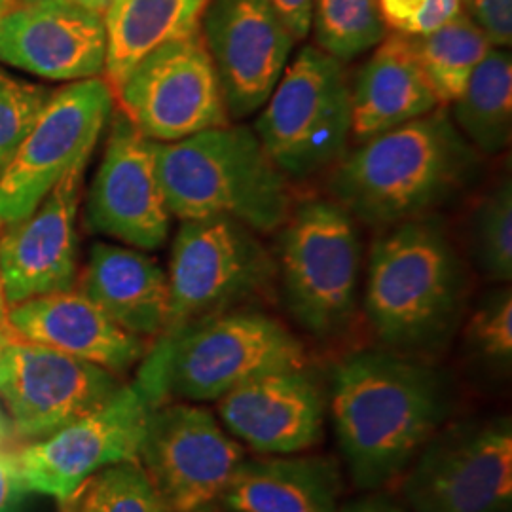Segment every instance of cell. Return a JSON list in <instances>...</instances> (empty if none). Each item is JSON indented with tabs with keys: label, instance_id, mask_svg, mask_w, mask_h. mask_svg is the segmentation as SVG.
<instances>
[{
	"label": "cell",
	"instance_id": "cell-12",
	"mask_svg": "<svg viewBox=\"0 0 512 512\" xmlns=\"http://www.w3.org/2000/svg\"><path fill=\"white\" fill-rule=\"evenodd\" d=\"M245 459V448L202 406L160 404L148 414L139 448L169 512H213Z\"/></svg>",
	"mask_w": 512,
	"mask_h": 512
},
{
	"label": "cell",
	"instance_id": "cell-4",
	"mask_svg": "<svg viewBox=\"0 0 512 512\" xmlns=\"http://www.w3.org/2000/svg\"><path fill=\"white\" fill-rule=\"evenodd\" d=\"M156 171L171 217H228L258 234L277 232L293 211L289 179L253 129H205L175 143H156Z\"/></svg>",
	"mask_w": 512,
	"mask_h": 512
},
{
	"label": "cell",
	"instance_id": "cell-21",
	"mask_svg": "<svg viewBox=\"0 0 512 512\" xmlns=\"http://www.w3.org/2000/svg\"><path fill=\"white\" fill-rule=\"evenodd\" d=\"M76 281L80 293L131 334L148 340L167 329L169 279L141 249L99 241Z\"/></svg>",
	"mask_w": 512,
	"mask_h": 512
},
{
	"label": "cell",
	"instance_id": "cell-43",
	"mask_svg": "<svg viewBox=\"0 0 512 512\" xmlns=\"http://www.w3.org/2000/svg\"><path fill=\"white\" fill-rule=\"evenodd\" d=\"M0 440H2V423H0Z\"/></svg>",
	"mask_w": 512,
	"mask_h": 512
},
{
	"label": "cell",
	"instance_id": "cell-31",
	"mask_svg": "<svg viewBox=\"0 0 512 512\" xmlns=\"http://www.w3.org/2000/svg\"><path fill=\"white\" fill-rule=\"evenodd\" d=\"M467 344L478 357L497 366L512 361V293L501 287L488 294L467 325Z\"/></svg>",
	"mask_w": 512,
	"mask_h": 512
},
{
	"label": "cell",
	"instance_id": "cell-41",
	"mask_svg": "<svg viewBox=\"0 0 512 512\" xmlns=\"http://www.w3.org/2000/svg\"><path fill=\"white\" fill-rule=\"evenodd\" d=\"M12 6H14L12 0H0V16H2L6 10H10Z\"/></svg>",
	"mask_w": 512,
	"mask_h": 512
},
{
	"label": "cell",
	"instance_id": "cell-45",
	"mask_svg": "<svg viewBox=\"0 0 512 512\" xmlns=\"http://www.w3.org/2000/svg\"><path fill=\"white\" fill-rule=\"evenodd\" d=\"M63 512H65V511H63Z\"/></svg>",
	"mask_w": 512,
	"mask_h": 512
},
{
	"label": "cell",
	"instance_id": "cell-28",
	"mask_svg": "<svg viewBox=\"0 0 512 512\" xmlns=\"http://www.w3.org/2000/svg\"><path fill=\"white\" fill-rule=\"evenodd\" d=\"M61 507L65 512H169L139 459L90 476Z\"/></svg>",
	"mask_w": 512,
	"mask_h": 512
},
{
	"label": "cell",
	"instance_id": "cell-10",
	"mask_svg": "<svg viewBox=\"0 0 512 512\" xmlns=\"http://www.w3.org/2000/svg\"><path fill=\"white\" fill-rule=\"evenodd\" d=\"M403 482L412 512H512V423L488 418L439 431Z\"/></svg>",
	"mask_w": 512,
	"mask_h": 512
},
{
	"label": "cell",
	"instance_id": "cell-20",
	"mask_svg": "<svg viewBox=\"0 0 512 512\" xmlns=\"http://www.w3.org/2000/svg\"><path fill=\"white\" fill-rule=\"evenodd\" d=\"M6 323L19 340L73 355L120 376L147 355V340L118 327L80 291L46 294L10 306Z\"/></svg>",
	"mask_w": 512,
	"mask_h": 512
},
{
	"label": "cell",
	"instance_id": "cell-25",
	"mask_svg": "<svg viewBox=\"0 0 512 512\" xmlns=\"http://www.w3.org/2000/svg\"><path fill=\"white\" fill-rule=\"evenodd\" d=\"M452 120L482 156H497L511 145L512 57L490 48L476 65L467 88L452 103Z\"/></svg>",
	"mask_w": 512,
	"mask_h": 512
},
{
	"label": "cell",
	"instance_id": "cell-3",
	"mask_svg": "<svg viewBox=\"0 0 512 512\" xmlns=\"http://www.w3.org/2000/svg\"><path fill=\"white\" fill-rule=\"evenodd\" d=\"M467 287L463 260L437 217L401 222L370 249L366 317L391 351H429L454 334Z\"/></svg>",
	"mask_w": 512,
	"mask_h": 512
},
{
	"label": "cell",
	"instance_id": "cell-36",
	"mask_svg": "<svg viewBox=\"0 0 512 512\" xmlns=\"http://www.w3.org/2000/svg\"><path fill=\"white\" fill-rule=\"evenodd\" d=\"M425 0H378L380 18L385 29H393L395 33H403L406 25L420 14Z\"/></svg>",
	"mask_w": 512,
	"mask_h": 512
},
{
	"label": "cell",
	"instance_id": "cell-15",
	"mask_svg": "<svg viewBox=\"0 0 512 512\" xmlns=\"http://www.w3.org/2000/svg\"><path fill=\"white\" fill-rule=\"evenodd\" d=\"M230 122L266 105L289 65L294 38L268 0H209L200 21Z\"/></svg>",
	"mask_w": 512,
	"mask_h": 512
},
{
	"label": "cell",
	"instance_id": "cell-32",
	"mask_svg": "<svg viewBox=\"0 0 512 512\" xmlns=\"http://www.w3.org/2000/svg\"><path fill=\"white\" fill-rule=\"evenodd\" d=\"M469 8L492 48L511 46L512 0H471Z\"/></svg>",
	"mask_w": 512,
	"mask_h": 512
},
{
	"label": "cell",
	"instance_id": "cell-44",
	"mask_svg": "<svg viewBox=\"0 0 512 512\" xmlns=\"http://www.w3.org/2000/svg\"><path fill=\"white\" fill-rule=\"evenodd\" d=\"M463 2H465V4H467V6H469V4H471V0H463Z\"/></svg>",
	"mask_w": 512,
	"mask_h": 512
},
{
	"label": "cell",
	"instance_id": "cell-42",
	"mask_svg": "<svg viewBox=\"0 0 512 512\" xmlns=\"http://www.w3.org/2000/svg\"><path fill=\"white\" fill-rule=\"evenodd\" d=\"M14 2V6H18V4H27V2H38V0H12Z\"/></svg>",
	"mask_w": 512,
	"mask_h": 512
},
{
	"label": "cell",
	"instance_id": "cell-26",
	"mask_svg": "<svg viewBox=\"0 0 512 512\" xmlns=\"http://www.w3.org/2000/svg\"><path fill=\"white\" fill-rule=\"evenodd\" d=\"M412 42L439 105L458 101L476 65L492 48L480 27L465 12L429 35L412 37Z\"/></svg>",
	"mask_w": 512,
	"mask_h": 512
},
{
	"label": "cell",
	"instance_id": "cell-7",
	"mask_svg": "<svg viewBox=\"0 0 512 512\" xmlns=\"http://www.w3.org/2000/svg\"><path fill=\"white\" fill-rule=\"evenodd\" d=\"M260 110L253 131L287 179H310L346 156L351 84L344 63L321 48L300 50Z\"/></svg>",
	"mask_w": 512,
	"mask_h": 512
},
{
	"label": "cell",
	"instance_id": "cell-14",
	"mask_svg": "<svg viewBox=\"0 0 512 512\" xmlns=\"http://www.w3.org/2000/svg\"><path fill=\"white\" fill-rule=\"evenodd\" d=\"M122 380L103 366L40 344L0 351V399L23 439H44L110 401Z\"/></svg>",
	"mask_w": 512,
	"mask_h": 512
},
{
	"label": "cell",
	"instance_id": "cell-40",
	"mask_svg": "<svg viewBox=\"0 0 512 512\" xmlns=\"http://www.w3.org/2000/svg\"><path fill=\"white\" fill-rule=\"evenodd\" d=\"M6 313H8V306H6V300H4L2 281H0V323H6Z\"/></svg>",
	"mask_w": 512,
	"mask_h": 512
},
{
	"label": "cell",
	"instance_id": "cell-27",
	"mask_svg": "<svg viewBox=\"0 0 512 512\" xmlns=\"http://www.w3.org/2000/svg\"><path fill=\"white\" fill-rule=\"evenodd\" d=\"M317 48L342 63L376 48L385 37L378 0H313Z\"/></svg>",
	"mask_w": 512,
	"mask_h": 512
},
{
	"label": "cell",
	"instance_id": "cell-23",
	"mask_svg": "<svg viewBox=\"0 0 512 512\" xmlns=\"http://www.w3.org/2000/svg\"><path fill=\"white\" fill-rule=\"evenodd\" d=\"M344 490L336 459H243L222 507L230 512H336Z\"/></svg>",
	"mask_w": 512,
	"mask_h": 512
},
{
	"label": "cell",
	"instance_id": "cell-5",
	"mask_svg": "<svg viewBox=\"0 0 512 512\" xmlns=\"http://www.w3.org/2000/svg\"><path fill=\"white\" fill-rule=\"evenodd\" d=\"M291 330L258 311H224L165 332L143 357L135 384L154 406L169 397L207 403L256 376L306 368Z\"/></svg>",
	"mask_w": 512,
	"mask_h": 512
},
{
	"label": "cell",
	"instance_id": "cell-30",
	"mask_svg": "<svg viewBox=\"0 0 512 512\" xmlns=\"http://www.w3.org/2000/svg\"><path fill=\"white\" fill-rule=\"evenodd\" d=\"M54 92L0 67V169L12 160Z\"/></svg>",
	"mask_w": 512,
	"mask_h": 512
},
{
	"label": "cell",
	"instance_id": "cell-38",
	"mask_svg": "<svg viewBox=\"0 0 512 512\" xmlns=\"http://www.w3.org/2000/svg\"><path fill=\"white\" fill-rule=\"evenodd\" d=\"M73 2H76V4H82V6L90 8L93 12H99V14H103V16H105V12H107V8H109L112 0H73Z\"/></svg>",
	"mask_w": 512,
	"mask_h": 512
},
{
	"label": "cell",
	"instance_id": "cell-29",
	"mask_svg": "<svg viewBox=\"0 0 512 512\" xmlns=\"http://www.w3.org/2000/svg\"><path fill=\"white\" fill-rule=\"evenodd\" d=\"M469 241L482 275L495 283H509L512 279V183L509 175L476 203Z\"/></svg>",
	"mask_w": 512,
	"mask_h": 512
},
{
	"label": "cell",
	"instance_id": "cell-16",
	"mask_svg": "<svg viewBox=\"0 0 512 512\" xmlns=\"http://www.w3.org/2000/svg\"><path fill=\"white\" fill-rule=\"evenodd\" d=\"M171 213L156 171V143L118 110L86 203L93 234L133 249H160L169 236Z\"/></svg>",
	"mask_w": 512,
	"mask_h": 512
},
{
	"label": "cell",
	"instance_id": "cell-34",
	"mask_svg": "<svg viewBox=\"0 0 512 512\" xmlns=\"http://www.w3.org/2000/svg\"><path fill=\"white\" fill-rule=\"evenodd\" d=\"M27 494L16 454L0 450V512H19Z\"/></svg>",
	"mask_w": 512,
	"mask_h": 512
},
{
	"label": "cell",
	"instance_id": "cell-17",
	"mask_svg": "<svg viewBox=\"0 0 512 512\" xmlns=\"http://www.w3.org/2000/svg\"><path fill=\"white\" fill-rule=\"evenodd\" d=\"M0 63L50 82L105 74V16L73 0L18 4L0 16Z\"/></svg>",
	"mask_w": 512,
	"mask_h": 512
},
{
	"label": "cell",
	"instance_id": "cell-9",
	"mask_svg": "<svg viewBox=\"0 0 512 512\" xmlns=\"http://www.w3.org/2000/svg\"><path fill=\"white\" fill-rule=\"evenodd\" d=\"M114 112L103 76L55 90L12 160L0 169V224L29 215L57 184L86 167Z\"/></svg>",
	"mask_w": 512,
	"mask_h": 512
},
{
	"label": "cell",
	"instance_id": "cell-22",
	"mask_svg": "<svg viewBox=\"0 0 512 512\" xmlns=\"http://www.w3.org/2000/svg\"><path fill=\"white\" fill-rule=\"evenodd\" d=\"M439 107L412 37L393 31L382 38L351 86V133L361 143Z\"/></svg>",
	"mask_w": 512,
	"mask_h": 512
},
{
	"label": "cell",
	"instance_id": "cell-37",
	"mask_svg": "<svg viewBox=\"0 0 512 512\" xmlns=\"http://www.w3.org/2000/svg\"><path fill=\"white\" fill-rule=\"evenodd\" d=\"M336 512H406L399 503L385 495H366L363 499L351 501Z\"/></svg>",
	"mask_w": 512,
	"mask_h": 512
},
{
	"label": "cell",
	"instance_id": "cell-6",
	"mask_svg": "<svg viewBox=\"0 0 512 512\" xmlns=\"http://www.w3.org/2000/svg\"><path fill=\"white\" fill-rule=\"evenodd\" d=\"M285 304L315 338L348 329L359 298L363 243L355 219L334 200L313 198L293 207L279 228Z\"/></svg>",
	"mask_w": 512,
	"mask_h": 512
},
{
	"label": "cell",
	"instance_id": "cell-33",
	"mask_svg": "<svg viewBox=\"0 0 512 512\" xmlns=\"http://www.w3.org/2000/svg\"><path fill=\"white\" fill-rule=\"evenodd\" d=\"M461 12H463V0H425L420 14L406 25L403 35L408 37L429 35L440 27H444L446 23H450L452 19L458 18Z\"/></svg>",
	"mask_w": 512,
	"mask_h": 512
},
{
	"label": "cell",
	"instance_id": "cell-19",
	"mask_svg": "<svg viewBox=\"0 0 512 512\" xmlns=\"http://www.w3.org/2000/svg\"><path fill=\"white\" fill-rule=\"evenodd\" d=\"M226 429L262 456H291L323 439L327 401L306 368L277 370L219 399Z\"/></svg>",
	"mask_w": 512,
	"mask_h": 512
},
{
	"label": "cell",
	"instance_id": "cell-39",
	"mask_svg": "<svg viewBox=\"0 0 512 512\" xmlns=\"http://www.w3.org/2000/svg\"><path fill=\"white\" fill-rule=\"evenodd\" d=\"M12 340H16V334L8 327V323H0V351L6 348Z\"/></svg>",
	"mask_w": 512,
	"mask_h": 512
},
{
	"label": "cell",
	"instance_id": "cell-18",
	"mask_svg": "<svg viewBox=\"0 0 512 512\" xmlns=\"http://www.w3.org/2000/svg\"><path fill=\"white\" fill-rule=\"evenodd\" d=\"M86 167L69 173L23 219L6 224L0 236V281L6 306L73 291L76 211Z\"/></svg>",
	"mask_w": 512,
	"mask_h": 512
},
{
	"label": "cell",
	"instance_id": "cell-1",
	"mask_svg": "<svg viewBox=\"0 0 512 512\" xmlns=\"http://www.w3.org/2000/svg\"><path fill=\"white\" fill-rule=\"evenodd\" d=\"M433 366L397 351H357L332 372L330 412L355 486L378 490L403 475L450 414Z\"/></svg>",
	"mask_w": 512,
	"mask_h": 512
},
{
	"label": "cell",
	"instance_id": "cell-11",
	"mask_svg": "<svg viewBox=\"0 0 512 512\" xmlns=\"http://www.w3.org/2000/svg\"><path fill=\"white\" fill-rule=\"evenodd\" d=\"M112 93L129 122L154 143L230 124L200 29L145 55Z\"/></svg>",
	"mask_w": 512,
	"mask_h": 512
},
{
	"label": "cell",
	"instance_id": "cell-2",
	"mask_svg": "<svg viewBox=\"0 0 512 512\" xmlns=\"http://www.w3.org/2000/svg\"><path fill=\"white\" fill-rule=\"evenodd\" d=\"M478 171L480 154L439 107L346 152L332 167L330 194L353 219L387 230L454 202Z\"/></svg>",
	"mask_w": 512,
	"mask_h": 512
},
{
	"label": "cell",
	"instance_id": "cell-24",
	"mask_svg": "<svg viewBox=\"0 0 512 512\" xmlns=\"http://www.w3.org/2000/svg\"><path fill=\"white\" fill-rule=\"evenodd\" d=\"M209 0H112L105 12L107 67L114 90L156 48L200 29Z\"/></svg>",
	"mask_w": 512,
	"mask_h": 512
},
{
	"label": "cell",
	"instance_id": "cell-13",
	"mask_svg": "<svg viewBox=\"0 0 512 512\" xmlns=\"http://www.w3.org/2000/svg\"><path fill=\"white\" fill-rule=\"evenodd\" d=\"M152 408L156 406L139 385L124 384L92 414L25 446L16 458L29 492L65 503L105 467L139 459Z\"/></svg>",
	"mask_w": 512,
	"mask_h": 512
},
{
	"label": "cell",
	"instance_id": "cell-8",
	"mask_svg": "<svg viewBox=\"0 0 512 512\" xmlns=\"http://www.w3.org/2000/svg\"><path fill=\"white\" fill-rule=\"evenodd\" d=\"M277 262L258 232L228 217L183 220L171 251L165 332L230 311L262 293Z\"/></svg>",
	"mask_w": 512,
	"mask_h": 512
},
{
	"label": "cell",
	"instance_id": "cell-35",
	"mask_svg": "<svg viewBox=\"0 0 512 512\" xmlns=\"http://www.w3.org/2000/svg\"><path fill=\"white\" fill-rule=\"evenodd\" d=\"M277 16L287 25L294 40H304L311 31L313 0H268Z\"/></svg>",
	"mask_w": 512,
	"mask_h": 512
}]
</instances>
